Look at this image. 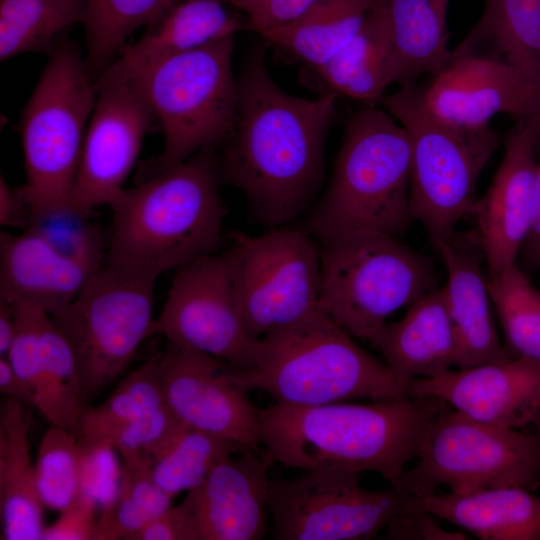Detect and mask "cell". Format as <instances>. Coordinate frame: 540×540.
Listing matches in <instances>:
<instances>
[{
  "instance_id": "1",
  "label": "cell",
  "mask_w": 540,
  "mask_h": 540,
  "mask_svg": "<svg viewBox=\"0 0 540 540\" xmlns=\"http://www.w3.org/2000/svg\"><path fill=\"white\" fill-rule=\"evenodd\" d=\"M234 128L217 156L220 182L243 193L256 222L277 228L299 216L325 176V142L337 94L304 98L272 78L262 47L237 77Z\"/></svg>"
},
{
  "instance_id": "2",
  "label": "cell",
  "mask_w": 540,
  "mask_h": 540,
  "mask_svg": "<svg viewBox=\"0 0 540 540\" xmlns=\"http://www.w3.org/2000/svg\"><path fill=\"white\" fill-rule=\"evenodd\" d=\"M441 403L411 396L367 404L276 403L259 410L261 443L273 462L286 467L371 471L394 486Z\"/></svg>"
},
{
  "instance_id": "3",
  "label": "cell",
  "mask_w": 540,
  "mask_h": 540,
  "mask_svg": "<svg viewBox=\"0 0 540 540\" xmlns=\"http://www.w3.org/2000/svg\"><path fill=\"white\" fill-rule=\"evenodd\" d=\"M217 146L170 170L123 189L109 204L112 231L105 262L159 277L204 255L222 241Z\"/></svg>"
},
{
  "instance_id": "4",
  "label": "cell",
  "mask_w": 540,
  "mask_h": 540,
  "mask_svg": "<svg viewBox=\"0 0 540 540\" xmlns=\"http://www.w3.org/2000/svg\"><path fill=\"white\" fill-rule=\"evenodd\" d=\"M245 389H261L276 403L315 406L351 399L391 400L408 383L360 347L321 307L261 338L255 364L232 368Z\"/></svg>"
},
{
  "instance_id": "5",
  "label": "cell",
  "mask_w": 540,
  "mask_h": 540,
  "mask_svg": "<svg viewBox=\"0 0 540 540\" xmlns=\"http://www.w3.org/2000/svg\"><path fill=\"white\" fill-rule=\"evenodd\" d=\"M411 145L387 111L368 107L347 122L329 185L311 212L309 231L322 243L358 232L397 237L410 213Z\"/></svg>"
},
{
  "instance_id": "6",
  "label": "cell",
  "mask_w": 540,
  "mask_h": 540,
  "mask_svg": "<svg viewBox=\"0 0 540 540\" xmlns=\"http://www.w3.org/2000/svg\"><path fill=\"white\" fill-rule=\"evenodd\" d=\"M235 36L179 53L129 80L150 106L164 136L161 153L141 163L137 183L181 164L201 149L222 145L237 115L233 74Z\"/></svg>"
},
{
  "instance_id": "7",
  "label": "cell",
  "mask_w": 540,
  "mask_h": 540,
  "mask_svg": "<svg viewBox=\"0 0 540 540\" xmlns=\"http://www.w3.org/2000/svg\"><path fill=\"white\" fill-rule=\"evenodd\" d=\"M22 113L30 225L71 212L87 121L96 92L78 44L62 35ZM28 227V228H29Z\"/></svg>"
},
{
  "instance_id": "8",
  "label": "cell",
  "mask_w": 540,
  "mask_h": 540,
  "mask_svg": "<svg viewBox=\"0 0 540 540\" xmlns=\"http://www.w3.org/2000/svg\"><path fill=\"white\" fill-rule=\"evenodd\" d=\"M381 102L409 136L412 220L421 222L432 243L444 239L473 214L477 180L498 147L497 133L490 125L466 129L445 122L426 107L417 85Z\"/></svg>"
},
{
  "instance_id": "9",
  "label": "cell",
  "mask_w": 540,
  "mask_h": 540,
  "mask_svg": "<svg viewBox=\"0 0 540 540\" xmlns=\"http://www.w3.org/2000/svg\"><path fill=\"white\" fill-rule=\"evenodd\" d=\"M320 307L351 335L370 342L388 317L437 288L431 261L381 232L322 244Z\"/></svg>"
},
{
  "instance_id": "10",
  "label": "cell",
  "mask_w": 540,
  "mask_h": 540,
  "mask_svg": "<svg viewBox=\"0 0 540 540\" xmlns=\"http://www.w3.org/2000/svg\"><path fill=\"white\" fill-rule=\"evenodd\" d=\"M416 458L394 485L414 497L441 486L465 494L498 487L532 491L540 484L537 433L477 421L443 402L423 433Z\"/></svg>"
},
{
  "instance_id": "11",
  "label": "cell",
  "mask_w": 540,
  "mask_h": 540,
  "mask_svg": "<svg viewBox=\"0 0 540 540\" xmlns=\"http://www.w3.org/2000/svg\"><path fill=\"white\" fill-rule=\"evenodd\" d=\"M156 281L104 261L71 304L51 316L73 352L88 405L152 335Z\"/></svg>"
},
{
  "instance_id": "12",
  "label": "cell",
  "mask_w": 540,
  "mask_h": 540,
  "mask_svg": "<svg viewBox=\"0 0 540 540\" xmlns=\"http://www.w3.org/2000/svg\"><path fill=\"white\" fill-rule=\"evenodd\" d=\"M228 259L235 302L256 341L320 307L321 259L297 229L270 228L250 236L232 232Z\"/></svg>"
},
{
  "instance_id": "13",
  "label": "cell",
  "mask_w": 540,
  "mask_h": 540,
  "mask_svg": "<svg viewBox=\"0 0 540 540\" xmlns=\"http://www.w3.org/2000/svg\"><path fill=\"white\" fill-rule=\"evenodd\" d=\"M356 472L318 469L269 484L272 535L277 540H359L374 537L411 511L412 496L392 486L372 490Z\"/></svg>"
},
{
  "instance_id": "14",
  "label": "cell",
  "mask_w": 540,
  "mask_h": 540,
  "mask_svg": "<svg viewBox=\"0 0 540 540\" xmlns=\"http://www.w3.org/2000/svg\"><path fill=\"white\" fill-rule=\"evenodd\" d=\"M190 348L234 368L255 364L258 342L238 311L225 252L196 258L177 268L152 335Z\"/></svg>"
},
{
  "instance_id": "15",
  "label": "cell",
  "mask_w": 540,
  "mask_h": 540,
  "mask_svg": "<svg viewBox=\"0 0 540 540\" xmlns=\"http://www.w3.org/2000/svg\"><path fill=\"white\" fill-rule=\"evenodd\" d=\"M96 103L85 134L70 196L71 213L87 217L123 190L145 134L156 124L145 98L131 81L95 89Z\"/></svg>"
},
{
  "instance_id": "16",
  "label": "cell",
  "mask_w": 540,
  "mask_h": 540,
  "mask_svg": "<svg viewBox=\"0 0 540 540\" xmlns=\"http://www.w3.org/2000/svg\"><path fill=\"white\" fill-rule=\"evenodd\" d=\"M233 366L211 355L167 343L159 371L167 406L188 427L261 453L259 410L232 376Z\"/></svg>"
},
{
  "instance_id": "17",
  "label": "cell",
  "mask_w": 540,
  "mask_h": 540,
  "mask_svg": "<svg viewBox=\"0 0 540 540\" xmlns=\"http://www.w3.org/2000/svg\"><path fill=\"white\" fill-rule=\"evenodd\" d=\"M420 90L426 107L456 127H486L502 113L540 127V90L498 57L484 53L454 57L448 68ZM536 150L540 156V136Z\"/></svg>"
},
{
  "instance_id": "18",
  "label": "cell",
  "mask_w": 540,
  "mask_h": 540,
  "mask_svg": "<svg viewBox=\"0 0 540 540\" xmlns=\"http://www.w3.org/2000/svg\"><path fill=\"white\" fill-rule=\"evenodd\" d=\"M407 396L441 401L484 423L521 428L540 410V360L511 356L410 381Z\"/></svg>"
},
{
  "instance_id": "19",
  "label": "cell",
  "mask_w": 540,
  "mask_h": 540,
  "mask_svg": "<svg viewBox=\"0 0 540 540\" xmlns=\"http://www.w3.org/2000/svg\"><path fill=\"white\" fill-rule=\"evenodd\" d=\"M540 127L519 121L506 136L505 153L486 193L476 200L473 216L487 274L516 263L532 220Z\"/></svg>"
},
{
  "instance_id": "20",
  "label": "cell",
  "mask_w": 540,
  "mask_h": 540,
  "mask_svg": "<svg viewBox=\"0 0 540 540\" xmlns=\"http://www.w3.org/2000/svg\"><path fill=\"white\" fill-rule=\"evenodd\" d=\"M235 455L186 496L200 540H259L267 532L268 469L273 461L253 450Z\"/></svg>"
},
{
  "instance_id": "21",
  "label": "cell",
  "mask_w": 540,
  "mask_h": 540,
  "mask_svg": "<svg viewBox=\"0 0 540 540\" xmlns=\"http://www.w3.org/2000/svg\"><path fill=\"white\" fill-rule=\"evenodd\" d=\"M433 245L447 273L443 290L457 338L455 368L511 357L494 323L488 274L483 269L485 259L477 233L454 232Z\"/></svg>"
},
{
  "instance_id": "22",
  "label": "cell",
  "mask_w": 540,
  "mask_h": 540,
  "mask_svg": "<svg viewBox=\"0 0 540 540\" xmlns=\"http://www.w3.org/2000/svg\"><path fill=\"white\" fill-rule=\"evenodd\" d=\"M104 260L62 250L28 228L0 235V298L33 302L50 316L67 308Z\"/></svg>"
},
{
  "instance_id": "23",
  "label": "cell",
  "mask_w": 540,
  "mask_h": 540,
  "mask_svg": "<svg viewBox=\"0 0 540 540\" xmlns=\"http://www.w3.org/2000/svg\"><path fill=\"white\" fill-rule=\"evenodd\" d=\"M242 28L246 24L222 0H172L137 41L121 49L94 89L129 80L160 60L235 36Z\"/></svg>"
},
{
  "instance_id": "24",
  "label": "cell",
  "mask_w": 540,
  "mask_h": 540,
  "mask_svg": "<svg viewBox=\"0 0 540 540\" xmlns=\"http://www.w3.org/2000/svg\"><path fill=\"white\" fill-rule=\"evenodd\" d=\"M369 343L408 384L455 367L457 338L443 287L414 301L400 320L386 323Z\"/></svg>"
},
{
  "instance_id": "25",
  "label": "cell",
  "mask_w": 540,
  "mask_h": 540,
  "mask_svg": "<svg viewBox=\"0 0 540 540\" xmlns=\"http://www.w3.org/2000/svg\"><path fill=\"white\" fill-rule=\"evenodd\" d=\"M411 511L427 512L482 540H540V497L520 487L412 496Z\"/></svg>"
},
{
  "instance_id": "26",
  "label": "cell",
  "mask_w": 540,
  "mask_h": 540,
  "mask_svg": "<svg viewBox=\"0 0 540 540\" xmlns=\"http://www.w3.org/2000/svg\"><path fill=\"white\" fill-rule=\"evenodd\" d=\"M31 408L7 397L0 409L1 539L43 538V508L30 454Z\"/></svg>"
},
{
  "instance_id": "27",
  "label": "cell",
  "mask_w": 540,
  "mask_h": 540,
  "mask_svg": "<svg viewBox=\"0 0 540 540\" xmlns=\"http://www.w3.org/2000/svg\"><path fill=\"white\" fill-rule=\"evenodd\" d=\"M390 27L392 83L416 85L425 75L440 74L454 61L449 49L450 0H382Z\"/></svg>"
},
{
  "instance_id": "28",
  "label": "cell",
  "mask_w": 540,
  "mask_h": 540,
  "mask_svg": "<svg viewBox=\"0 0 540 540\" xmlns=\"http://www.w3.org/2000/svg\"><path fill=\"white\" fill-rule=\"evenodd\" d=\"M330 91L375 103L393 85L390 67V27L382 0L371 8L353 38L316 70Z\"/></svg>"
},
{
  "instance_id": "29",
  "label": "cell",
  "mask_w": 540,
  "mask_h": 540,
  "mask_svg": "<svg viewBox=\"0 0 540 540\" xmlns=\"http://www.w3.org/2000/svg\"><path fill=\"white\" fill-rule=\"evenodd\" d=\"M377 2L314 0L294 21L261 36L316 70L353 38Z\"/></svg>"
},
{
  "instance_id": "30",
  "label": "cell",
  "mask_w": 540,
  "mask_h": 540,
  "mask_svg": "<svg viewBox=\"0 0 540 540\" xmlns=\"http://www.w3.org/2000/svg\"><path fill=\"white\" fill-rule=\"evenodd\" d=\"M484 43L495 49L491 56L513 66L540 90V0H495L484 6L454 56L473 53Z\"/></svg>"
},
{
  "instance_id": "31",
  "label": "cell",
  "mask_w": 540,
  "mask_h": 540,
  "mask_svg": "<svg viewBox=\"0 0 540 540\" xmlns=\"http://www.w3.org/2000/svg\"><path fill=\"white\" fill-rule=\"evenodd\" d=\"M34 394L35 408L50 425L73 431L79 436L89 405L73 352L51 316L42 332Z\"/></svg>"
},
{
  "instance_id": "32",
  "label": "cell",
  "mask_w": 540,
  "mask_h": 540,
  "mask_svg": "<svg viewBox=\"0 0 540 540\" xmlns=\"http://www.w3.org/2000/svg\"><path fill=\"white\" fill-rule=\"evenodd\" d=\"M85 12V0H0L1 61L30 52L49 56Z\"/></svg>"
},
{
  "instance_id": "33",
  "label": "cell",
  "mask_w": 540,
  "mask_h": 540,
  "mask_svg": "<svg viewBox=\"0 0 540 540\" xmlns=\"http://www.w3.org/2000/svg\"><path fill=\"white\" fill-rule=\"evenodd\" d=\"M172 0H85L86 66L95 81L141 26L152 22Z\"/></svg>"
},
{
  "instance_id": "34",
  "label": "cell",
  "mask_w": 540,
  "mask_h": 540,
  "mask_svg": "<svg viewBox=\"0 0 540 540\" xmlns=\"http://www.w3.org/2000/svg\"><path fill=\"white\" fill-rule=\"evenodd\" d=\"M245 450L238 442L187 426L154 463L153 478L174 497L199 487L218 464Z\"/></svg>"
},
{
  "instance_id": "35",
  "label": "cell",
  "mask_w": 540,
  "mask_h": 540,
  "mask_svg": "<svg viewBox=\"0 0 540 540\" xmlns=\"http://www.w3.org/2000/svg\"><path fill=\"white\" fill-rule=\"evenodd\" d=\"M157 354L127 374L96 407L89 406L79 437L108 440L117 430L164 405L165 398Z\"/></svg>"
},
{
  "instance_id": "36",
  "label": "cell",
  "mask_w": 540,
  "mask_h": 540,
  "mask_svg": "<svg viewBox=\"0 0 540 540\" xmlns=\"http://www.w3.org/2000/svg\"><path fill=\"white\" fill-rule=\"evenodd\" d=\"M488 286L512 356L540 360V292L517 262L488 276Z\"/></svg>"
},
{
  "instance_id": "37",
  "label": "cell",
  "mask_w": 540,
  "mask_h": 540,
  "mask_svg": "<svg viewBox=\"0 0 540 540\" xmlns=\"http://www.w3.org/2000/svg\"><path fill=\"white\" fill-rule=\"evenodd\" d=\"M172 499L155 482L151 466L123 464L116 498L101 510L94 540H129L169 509Z\"/></svg>"
},
{
  "instance_id": "38",
  "label": "cell",
  "mask_w": 540,
  "mask_h": 540,
  "mask_svg": "<svg viewBox=\"0 0 540 540\" xmlns=\"http://www.w3.org/2000/svg\"><path fill=\"white\" fill-rule=\"evenodd\" d=\"M79 436L51 425L43 435L35 462L38 492L45 507L61 511L79 491Z\"/></svg>"
},
{
  "instance_id": "39",
  "label": "cell",
  "mask_w": 540,
  "mask_h": 540,
  "mask_svg": "<svg viewBox=\"0 0 540 540\" xmlns=\"http://www.w3.org/2000/svg\"><path fill=\"white\" fill-rule=\"evenodd\" d=\"M187 426L165 403L117 430L107 441L122 458V464L153 467Z\"/></svg>"
},
{
  "instance_id": "40",
  "label": "cell",
  "mask_w": 540,
  "mask_h": 540,
  "mask_svg": "<svg viewBox=\"0 0 540 540\" xmlns=\"http://www.w3.org/2000/svg\"><path fill=\"white\" fill-rule=\"evenodd\" d=\"M79 491L99 507H109L116 498L121 471L113 444L103 439L79 437Z\"/></svg>"
},
{
  "instance_id": "41",
  "label": "cell",
  "mask_w": 540,
  "mask_h": 540,
  "mask_svg": "<svg viewBox=\"0 0 540 540\" xmlns=\"http://www.w3.org/2000/svg\"><path fill=\"white\" fill-rule=\"evenodd\" d=\"M12 304L15 308L16 323L6 358L17 375L34 392L39 370L42 332L50 315L43 307L33 302L19 301Z\"/></svg>"
},
{
  "instance_id": "42",
  "label": "cell",
  "mask_w": 540,
  "mask_h": 540,
  "mask_svg": "<svg viewBox=\"0 0 540 540\" xmlns=\"http://www.w3.org/2000/svg\"><path fill=\"white\" fill-rule=\"evenodd\" d=\"M241 11L246 28L263 34L299 17L314 0H222Z\"/></svg>"
},
{
  "instance_id": "43",
  "label": "cell",
  "mask_w": 540,
  "mask_h": 540,
  "mask_svg": "<svg viewBox=\"0 0 540 540\" xmlns=\"http://www.w3.org/2000/svg\"><path fill=\"white\" fill-rule=\"evenodd\" d=\"M97 503L78 491L74 499L60 511L58 519L46 526L43 540H94Z\"/></svg>"
},
{
  "instance_id": "44",
  "label": "cell",
  "mask_w": 540,
  "mask_h": 540,
  "mask_svg": "<svg viewBox=\"0 0 540 540\" xmlns=\"http://www.w3.org/2000/svg\"><path fill=\"white\" fill-rule=\"evenodd\" d=\"M129 540H200L196 519L187 498L161 513Z\"/></svg>"
},
{
  "instance_id": "45",
  "label": "cell",
  "mask_w": 540,
  "mask_h": 540,
  "mask_svg": "<svg viewBox=\"0 0 540 540\" xmlns=\"http://www.w3.org/2000/svg\"><path fill=\"white\" fill-rule=\"evenodd\" d=\"M424 511H409L394 518L387 526L385 538L415 540L469 539L464 533L447 531Z\"/></svg>"
},
{
  "instance_id": "46",
  "label": "cell",
  "mask_w": 540,
  "mask_h": 540,
  "mask_svg": "<svg viewBox=\"0 0 540 540\" xmlns=\"http://www.w3.org/2000/svg\"><path fill=\"white\" fill-rule=\"evenodd\" d=\"M30 207L19 189L12 188L0 177V225L4 227H29Z\"/></svg>"
},
{
  "instance_id": "47",
  "label": "cell",
  "mask_w": 540,
  "mask_h": 540,
  "mask_svg": "<svg viewBox=\"0 0 540 540\" xmlns=\"http://www.w3.org/2000/svg\"><path fill=\"white\" fill-rule=\"evenodd\" d=\"M520 252L526 267L540 268V156L537 163L531 226Z\"/></svg>"
},
{
  "instance_id": "48",
  "label": "cell",
  "mask_w": 540,
  "mask_h": 540,
  "mask_svg": "<svg viewBox=\"0 0 540 540\" xmlns=\"http://www.w3.org/2000/svg\"><path fill=\"white\" fill-rule=\"evenodd\" d=\"M0 391L7 397L35 408V394L32 388L17 375L6 357H0Z\"/></svg>"
},
{
  "instance_id": "49",
  "label": "cell",
  "mask_w": 540,
  "mask_h": 540,
  "mask_svg": "<svg viewBox=\"0 0 540 540\" xmlns=\"http://www.w3.org/2000/svg\"><path fill=\"white\" fill-rule=\"evenodd\" d=\"M16 315L14 305L0 298V357H6L15 332Z\"/></svg>"
},
{
  "instance_id": "50",
  "label": "cell",
  "mask_w": 540,
  "mask_h": 540,
  "mask_svg": "<svg viewBox=\"0 0 540 540\" xmlns=\"http://www.w3.org/2000/svg\"><path fill=\"white\" fill-rule=\"evenodd\" d=\"M533 423L536 426V429H537L536 433L538 434L539 439H540V410L538 411L537 415L535 416V418L533 420Z\"/></svg>"
},
{
  "instance_id": "51",
  "label": "cell",
  "mask_w": 540,
  "mask_h": 540,
  "mask_svg": "<svg viewBox=\"0 0 540 540\" xmlns=\"http://www.w3.org/2000/svg\"><path fill=\"white\" fill-rule=\"evenodd\" d=\"M495 0H485V5L484 6H488V5H491Z\"/></svg>"
}]
</instances>
